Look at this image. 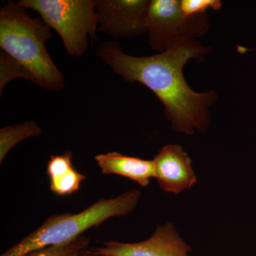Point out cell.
Wrapping results in <instances>:
<instances>
[{"instance_id": "1", "label": "cell", "mask_w": 256, "mask_h": 256, "mask_svg": "<svg viewBox=\"0 0 256 256\" xmlns=\"http://www.w3.org/2000/svg\"><path fill=\"white\" fill-rule=\"evenodd\" d=\"M210 48L196 40H188L158 54L133 56L114 42H104L96 52L99 58L126 82H140L152 90L164 106V112L174 131L194 134L206 130L210 109L216 92L192 90L184 76L190 60L202 62Z\"/></svg>"}, {"instance_id": "2", "label": "cell", "mask_w": 256, "mask_h": 256, "mask_svg": "<svg viewBox=\"0 0 256 256\" xmlns=\"http://www.w3.org/2000/svg\"><path fill=\"white\" fill-rule=\"evenodd\" d=\"M50 28L38 18H32L25 8L9 2L0 10V47L21 65L31 82L44 88L58 90L64 77L46 47Z\"/></svg>"}, {"instance_id": "3", "label": "cell", "mask_w": 256, "mask_h": 256, "mask_svg": "<svg viewBox=\"0 0 256 256\" xmlns=\"http://www.w3.org/2000/svg\"><path fill=\"white\" fill-rule=\"evenodd\" d=\"M140 196L139 190H130L114 198H101L78 213L50 216L36 230L0 256H22L38 249L73 242L86 230L106 220L129 214L137 206Z\"/></svg>"}, {"instance_id": "4", "label": "cell", "mask_w": 256, "mask_h": 256, "mask_svg": "<svg viewBox=\"0 0 256 256\" xmlns=\"http://www.w3.org/2000/svg\"><path fill=\"white\" fill-rule=\"evenodd\" d=\"M18 4L36 12L44 22L60 35L67 54L82 56L96 40L95 0H21Z\"/></svg>"}, {"instance_id": "5", "label": "cell", "mask_w": 256, "mask_h": 256, "mask_svg": "<svg viewBox=\"0 0 256 256\" xmlns=\"http://www.w3.org/2000/svg\"><path fill=\"white\" fill-rule=\"evenodd\" d=\"M146 28L152 50L161 53L181 42L204 36L210 24L207 14H185L181 1L152 0L146 12Z\"/></svg>"}, {"instance_id": "6", "label": "cell", "mask_w": 256, "mask_h": 256, "mask_svg": "<svg viewBox=\"0 0 256 256\" xmlns=\"http://www.w3.org/2000/svg\"><path fill=\"white\" fill-rule=\"evenodd\" d=\"M148 0H95L98 26L114 38H131L146 33Z\"/></svg>"}, {"instance_id": "7", "label": "cell", "mask_w": 256, "mask_h": 256, "mask_svg": "<svg viewBox=\"0 0 256 256\" xmlns=\"http://www.w3.org/2000/svg\"><path fill=\"white\" fill-rule=\"evenodd\" d=\"M104 256H190L192 248L180 236L171 222L160 226L149 238L137 242H106L90 248Z\"/></svg>"}, {"instance_id": "8", "label": "cell", "mask_w": 256, "mask_h": 256, "mask_svg": "<svg viewBox=\"0 0 256 256\" xmlns=\"http://www.w3.org/2000/svg\"><path fill=\"white\" fill-rule=\"evenodd\" d=\"M158 184L166 193L178 194L196 183L190 156L176 144H166L153 158Z\"/></svg>"}, {"instance_id": "9", "label": "cell", "mask_w": 256, "mask_h": 256, "mask_svg": "<svg viewBox=\"0 0 256 256\" xmlns=\"http://www.w3.org/2000/svg\"><path fill=\"white\" fill-rule=\"evenodd\" d=\"M104 174H117L136 182L142 188L156 178L153 160L124 156L117 152L98 154L94 158Z\"/></svg>"}, {"instance_id": "10", "label": "cell", "mask_w": 256, "mask_h": 256, "mask_svg": "<svg viewBox=\"0 0 256 256\" xmlns=\"http://www.w3.org/2000/svg\"><path fill=\"white\" fill-rule=\"evenodd\" d=\"M73 153L66 151L58 156H52L46 165L50 190L58 196L70 195L78 191L86 176L73 165Z\"/></svg>"}, {"instance_id": "11", "label": "cell", "mask_w": 256, "mask_h": 256, "mask_svg": "<svg viewBox=\"0 0 256 256\" xmlns=\"http://www.w3.org/2000/svg\"><path fill=\"white\" fill-rule=\"evenodd\" d=\"M41 133V128L34 121L2 128L0 130V162H2L6 154L18 142Z\"/></svg>"}, {"instance_id": "12", "label": "cell", "mask_w": 256, "mask_h": 256, "mask_svg": "<svg viewBox=\"0 0 256 256\" xmlns=\"http://www.w3.org/2000/svg\"><path fill=\"white\" fill-rule=\"evenodd\" d=\"M88 246L89 239L82 236L68 244L38 249L22 256H78Z\"/></svg>"}, {"instance_id": "13", "label": "cell", "mask_w": 256, "mask_h": 256, "mask_svg": "<svg viewBox=\"0 0 256 256\" xmlns=\"http://www.w3.org/2000/svg\"><path fill=\"white\" fill-rule=\"evenodd\" d=\"M31 80V76L24 68L12 58L2 52L0 55V90H2L8 82L15 78Z\"/></svg>"}, {"instance_id": "14", "label": "cell", "mask_w": 256, "mask_h": 256, "mask_svg": "<svg viewBox=\"0 0 256 256\" xmlns=\"http://www.w3.org/2000/svg\"><path fill=\"white\" fill-rule=\"evenodd\" d=\"M222 6L220 0H182L181 8L190 16L206 14L208 10H220Z\"/></svg>"}, {"instance_id": "15", "label": "cell", "mask_w": 256, "mask_h": 256, "mask_svg": "<svg viewBox=\"0 0 256 256\" xmlns=\"http://www.w3.org/2000/svg\"><path fill=\"white\" fill-rule=\"evenodd\" d=\"M78 256H104L100 255V254H97L94 250H92L90 249V248H88L85 249V250H82L80 254H79Z\"/></svg>"}]
</instances>
